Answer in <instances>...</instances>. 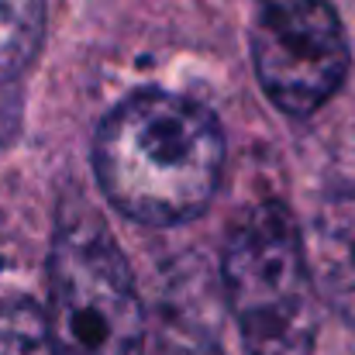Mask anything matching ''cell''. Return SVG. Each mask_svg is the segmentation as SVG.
I'll return each mask as SVG.
<instances>
[{"instance_id":"6da1fadb","label":"cell","mask_w":355,"mask_h":355,"mask_svg":"<svg viewBox=\"0 0 355 355\" xmlns=\"http://www.w3.org/2000/svg\"><path fill=\"white\" fill-rule=\"evenodd\" d=\"M225 166L218 118L166 90H141L104 118L94 169L104 197L141 225H183L207 211Z\"/></svg>"},{"instance_id":"7a4b0ae2","label":"cell","mask_w":355,"mask_h":355,"mask_svg":"<svg viewBox=\"0 0 355 355\" xmlns=\"http://www.w3.org/2000/svg\"><path fill=\"white\" fill-rule=\"evenodd\" d=\"M221 272L245 355H314L321 293L283 204L266 200L238 218Z\"/></svg>"},{"instance_id":"3957f363","label":"cell","mask_w":355,"mask_h":355,"mask_svg":"<svg viewBox=\"0 0 355 355\" xmlns=\"http://www.w3.org/2000/svg\"><path fill=\"white\" fill-rule=\"evenodd\" d=\"M45 324L55 355H141L145 307L111 232L94 218L62 221L49 252Z\"/></svg>"},{"instance_id":"277c9868","label":"cell","mask_w":355,"mask_h":355,"mask_svg":"<svg viewBox=\"0 0 355 355\" xmlns=\"http://www.w3.org/2000/svg\"><path fill=\"white\" fill-rule=\"evenodd\" d=\"M252 62L283 114L311 118L349 73V38L328 0H262L252 24Z\"/></svg>"},{"instance_id":"5b68a950","label":"cell","mask_w":355,"mask_h":355,"mask_svg":"<svg viewBox=\"0 0 355 355\" xmlns=\"http://www.w3.org/2000/svg\"><path fill=\"white\" fill-rule=\"evenodd\" d=\"M311 272L328 307L355 324V187L331 193L311 228Z\"/></svg>"},{"instance_id":"8992f818","label":"cell","mask_w":355,"mask_h":355,"mask_svg":"<svg viewBox=\"0 0 355 355\" xmlns=\"http://www.w3.org/2000/svg\"><path fill=\"white\" fill-rule=\"evenodd\" d=\"M45 35V0H0V83L21 76Z\"/></svg>"},{"instance_id":"52a82bcc","label":"cell","mask_w":355,"mask_h":355,"mask_svg":"<svg viewBox=\"0 0 355 355\" xmlns=\"http://www.w3.org/2000/svg\"><path fill=\"white\" fill-rule=\"evenodd\" d=\"M0 355H55L45 314L31 300H0Z\"/></svg>"}]
</instances>
